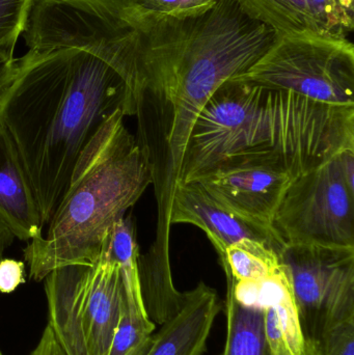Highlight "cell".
Instances as JSON below:
<instances>
[{
  "mask_svg": "<svg viewBox=\"0 0 354 355\" xmlns=\"http://www.w3.org/2000/svg\"><path fill=\"white\" fill-rule=\"evenodd\" d=\"M278 37L233 0H220L200 16L143 25L134 116L158 202L172 200L204 106L224 83L253 67Z\"/></svg>",
  "mask_w": 354,
  "mask_h": 355,
  "instance_id": "obj_1",
  "label": "cell"
},
{
  "mask_svg": "<svg viewBox=\"0 0 354 355\" xmlns=\"http://www.w3.org/2000/svg\"><path fill=\"white\" fill-rule=\"evenodd\" d=\"M134 116L132 94L104 60L77 48L28 50L0 96V121L18 150L44 227L81 156L116 112Z\"/></svg>",
  "mask_w": 354,
  "mask_h": 355,
  "instance_id": "obj_2",
  "label": "cell"
},
{
  "mask_svg": "<svg viewBox=\"0 0 354 355\" xmlns=\"http://www.w3.org/2000/svg\"><path fill=\"white\" fill-rule=\"evenodd\" d=\"M347 150L354 151V107L230 79L193 124L178 184L224 159L267 162L297 179Z\"/></svg>",
  "mask_w": 354,
  "mask_h": 355,
  "instance_id": "obj_3",
  "label": "cell"
},
{
  "mask_svg": "<svg viewBox=\"0 0 354 355\" xmlns=\"http://www.w3.org/2000/svg\"><path fill=\"white\" fill-rule=\"evenodd\" d=\"M118 112L81 156L70 187L45 235L24 248L29 277L44 281L55 269L94 265L116 223L153 184L147 154Z\"/></svg>",
  "mask_w": 354,
  "mask_h": 355,
  "instance_id": "obj_4",
  "label": "cell"
},
{
  "mask_svg": "<svg viewBox=\"0 0 354 355\" xmlns=\"http://www.w3.org/2000/svg\"><path fill=\"white\" fill-rule=\"evenodd\" d=\"M232 80L354 107L353 44L324 33L278 35L253 67Z\"/></svg>",
  "mask_w": 354,
  "mask_h": 355,
  "instance_id": "obj_5",
  "label": "cell"
},
{
  "mask_svg": "<svg viewBox=\"0 0 354 355\" xmlns=\"http://www.w3.org/2000/svg\"><path fill=\"white\" fill-rule=\"evenodd\" d=\"M272 230L284 248L319 244L354 248V151L341 152L293 180Z\"/></svg>",
  "mask_w": 354,
  "mask_h": 355,
  "instance_id": "obj_6",
  "label": "cell"
},
{
  "mask_svg": "<svg viewBox=\"0 0 354 355\" xmlns=\"http://www.w3.org/2000/svg\"><path fill=\"white\" fill-rule=\"evenodd\" d=\"M280 260L290 279L305 352H315L328 331L354 318V248L286 246Z\"/></svg>",
  "mask_w": 354,
  "mask_h": 355,
  "instance_id": "obj_7",
  "label": "cell"
},
{
  "mask_svg": "<svg viewBox=\"0 0 354 355\" xmlns=\"http://www.w3.org/2000/svg\"><path fill=\"white\" fill-rule=\"evenodd\" d=\"M293 180L284 168L267 162L224 159L195 181L233 212L272 229L276 210Z\"/></svg>",
  "mask_w": 354,
  "mask_h": 355,
  "instance_id": "obj_8",
  "label": "cell"
},
{
  "mask_svg": "<svg viewBox=\"0 0 354 355\" xmlns=\"http://www.w3.org/2000/svg\"><path fill=\"white\" fill-rule=\"evenodd\" d=\"M168 223H191L205 232L220 261L227 248L242 239H254L274 246L278 254L284 246L270 227L258 225L231 211L215 200L200 182L180 183L170 202Z\"/></svg>",
  "mask_w": 354,
  "mask_h": 355,
  "instance_id": "obj_9",
  "label": "cell"
},
{
  "mask_svg": "<svg viewBox=\"0 0 354 355\" xmlns=\"http://www.w3.org/2000/svg\"><path fill=\"white\" fill-rule=\"evenodd\" d=\"M126 306L120 266L103 248L99 260L91 265L81 304V325L89 354L109 355Z\"/></svg>",
  "mask_w": 354,
  "mask_h": 355,
  "instance_id": "obj_10",
  "label": "cell"
},
{
  "mask_svg": "<svg viewBox=\"0 0 354 355\" xmlns=\"http://www.w3.org/2000/svg\"><path fill=\"white\" fill-rule=\"evenodd\" d=\"M220 310L215 290L201 282L185 292L180 310L153 335L145 355H203Z\"/></svg>",
  "mask_w": 354,
  "mask_h": 355,
  "instance_id": "obj_11",
  "label": "cell"
},
{
  "mask_svg": "<svg viewBox=\"0 0 354 355\" xmlns=\"http://www.w3.org/2000/svg\"><path fill=\"white\" fill-rule=\"evenodd\" d=\"M0 221L22 241H31L43 236V220L33 186L14 141L1 121Z\"/></svg>",
  "mask_w": 354,
  "mask_h": 355,
  "instance_id": "obj_12",
  "label": "cell"
},
{
  "mask_svg": "<svg viewBox=\"0 0 354 355\" xmlns=\"http://www.w3.org/2000/svg\"><path fill=\"white\" fill-rule=\"evenodd\" d=\"M91 265L60 267L44 279L48 324L64 355H91L81 325V304Z\"/></svg>",
  "mask_w": 354,
  "mask_h": 355,
  "instance_id": "obj_13",
  "label": "cell"
},
{
  "mask_svg": "<svg viewBox=\"0 0 354 355\" xmlns=\"http://www.w3.org/2000/svg\"><path fill=\"white\" fill-rule=\"evenodd\" d=\"M141 298L148 318L162 325L175 316L184 302L172 282L170 250L153 243L147 254L139 257Z\"/></svg>",
  "mask_w": 354,
  "mask_h": 355,
  "instance_id": "obj_14",
  "label": "cell"
},
{
  "mask_svg": "<svg viewBox=\"0 0 354 355\" xmlns=\"http://www.w3.org/2000/svg\"><path fill=\"white\" fill-rule=\"evenodd\" d=\"M224 311L227 336L224 350L218 355H270L264 331V308L243 304L227 284ZM303 355H314L305 352Z\"/></svg>",
  "mask_w": 354,
  "mask_h": 355,
  "instance_id": "obj_15",
  "label": "cell"
},
{
  "mask_svg": "<svg viewBox=\"0 0 354 355\" xmlns=\"http://www.w3.org/2000/svg\"><path fill=\"white\" fill-rule=\"evenodd\" d=\"M247 16L278 35L321 33L307 0H233Z\"/></svg>",
  "mask_w": 354,
  "mask_h": 355,
  "instance_id": "obj_16",
  "label": "cell"
},
{
  "mask_svg": "<svg viewBox=\"0 0 354 355\" xmlns=\"http://www.w3.org/2000/svg\"><path fill=\"white\" fill-rule=\"evenodd\" d=\"M103 248L118 263L126 290L127 306L145 313L139 277V244L132 217L125 215L112 227Z\"/></svg>",
  "mask_w": 354,
  "mask_h": 355,
  "instance_id": "obj_17",
  "label": "cell"
},
{
  "mask_svg": "<svg viewBox=\"0 0 354 355\" xmlns=\"http://www.w3.org/2000/svg\"><path fill=\"white\" fill-rule=\"evenodd\" d=\"M220 262L224 273L237 282L261 281L282 269L278 250L254 239H242L229 246Z\"/></svg>",
  "mask_w": 354,
  "mask_h": 355,
  "instance_id": "obj_18",
  "label": "cell"
},
{
  "mask_svg": "<svg viewBox=\"0 0 354 355\" xmlns=\"http://www.w3.org/2000/svg\"><path fill=\"white\" fill-rule=\"evenodd\" d=\"M155 329V323L147 314L126 306L114 333L109 355H145Z\"/></svg>",
  "mask_w": 354,
  "mask_h": 355,
  "instance_id": "obj_19",
  "label": "cell"
},
{
  "mask_svg": "<svg viewBox=\"0 0 354 355\" xmlns=\"http://www.w3.org/2000/svg\"><path fill=\"white\" fill-rule=\"evenodd\" d=\"M220 0H132L135 14L143 25L168 19H186L208 12Z\"/></svg>",
  "mask_w": 354,
  "mask_h": 355,
  "instance_id": "obj_20",
  "label": "cell"
},
{
  "mask_svg": "<svg viewBox=\"0 0 354 355\" xmlns=\"http://www.w3.org/2000/svg\"><path fill=\"white\" fill-rule=\"evenodd\" d=\"M33 0H0V55L14 58Z\"/></svg>",
  "mask_w": 354,
  "mask_h": 355,
  "instance_id": "obj_21",
  "label": "cell"
},
{
  "mask_svg": "<svg viewBox=\"0 0 354 355\" xmlns=\"http://www.w3.org/2000/svg\"><path fill=\"white\" fill-rule=\"evenodd\" d=\"M320 33L333 37H347L354 26L343 12L340 0H307Z\"/></svg>",
  "mask_w": 354,
  "mask_h": 355,
  "instance_id": "obj_22",
  "label": "cell"
},
{
  "mask_svg": "<svg viewBox=\"0 0 354 355\" xmlns=\"http://www.w3.org/2000/svg\"><path fill=\"white\" fill-rule=\"evenodd\" d=\"M314 355H354V318L333 327L318 344Z\"/></svg>",
  "mask_w": 354,
  "mask_h": 355,
  "instance_id": "obj_23",
  "label": "cell"
},
{
  "mask_svg": "<svg viewBox=\"0 0 354 355\" xmlns=\"http://www.w3.org/2000/svg\"><path fill=\"white\" fill-rule=\"evenodd\" d=\"M25 264L14 259L0 260V292L12 293L19 286L25 283Z\"/></svg>",
  "mask_w": 354,
  "mask_h": 355,
  "instance_id": "obj_24",
  "label": "cell"
},
{
  "mask_svg": "<svg viewBox=\"0 0 354 355\" xmlns=\"http://www.w3.org/2000/svg\"><path fill=\"white\" fill-rule=\"evenodd\" d=\"M29 355H64L49 325L45 327L39 343Z\"/></svg>",
  "mask_w": 354,
  "mask_h": 355,
  "instance_id": "obj_25",
  "label": "cell"
},
{
  "mask_svg": "<svg viewBox=\"0 0 354 355\" xmlns=\"http://www.w3.org/2000/svg\"><path fill=\"white\" fill-rule=\"evenodd\" d=\"M16 72V60L0 55V96L8 89Z\"/></svg>",
  "mask_w": 354,
  "mask_h": 355,
  "instance_id": "obj_26",
  "label": "cell"
},
{
  "mask_svg": "<svg viewBox=\"0 0 354 355\" xmlns=\"http://www.w3.org/2000/svg\"><path fill=\"white\" fill-rule=\"evenodd\" d=\"M14 238V234L10 231V229L6 225L0 221V260L3 258V254L6 248L12 245Z\"/></svg>",
  "mask_w": 354,
  "mask_h": 355,
  "instance_id": "obj_27",
  "label": "cell"
},
{
  "mask_svg": "<svg viewBox=\"0 0 354 355\" xmlns=\"http://www.w3.org/2000/svg\"><path fill=\"white\" fill-rule=\"evenodd\" d=\"M347 20L354 26V0H340Z\"/></svg>",
  "mask_w": 354,
  "mask_h": 355,
  "instance_id": "obj_28",
  "label": "cell"
},
{
  "mask_svg": "<svg viewBox=\"0 0 354 355\" xmlns=\"http://www.w3.org/2000/svg\"><path fill=\"white\" fill-rule=\"evenodd\" d=\"M0 355H3V354H2V352H0Z\"/></svg>",
  "mask_w": 354,
  "mask_h": 355,
  "instance_id": "obj_29",
  "label": "cell"
}]
</instances>
